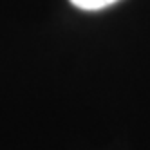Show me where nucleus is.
<instances>
[{"label":"nucleus","instance_id":"f257e3e1","mask_svg":"<svg viewBox=\"0 0 150 150\" xmlns=\"http://www.w3.org/2000/svg\"><path fill=\"white\" fill-rule=\"evenodd\" d=\"M120 0H71L72 6H76L78 9H83V11H98V9L109 7Z\"/></svg>","mask_w":150,"mask_h":150}]
</instances>
